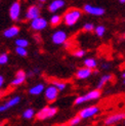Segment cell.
I'll return each instance as SVG.
<instances>
[{
	"instance_id": "35",
	"label": "cell",
	"mask_w": 125,
	"mask_h": 126,
	"mask_svg": "<svg viewBox=\"0 0 125 126\" xmlns=\"http://www.w3.org/2000/svg\"><path fill=\"white\" fill-rule=\"evenodd\" d=\"M124 84H125V78H124Z\"/></svg>"
},
{
	"instance_id": "2",
	"label": "cell",
	"mask_w": 125,
	"mask_h": 126,
	"mask_svg": "<svg viewBox=\"0 0 125 126\" xmlns=\"http://www.w3.org/2000/svg\"><path fill=\"white\" fill-rule=\"evenodd\" d=\"M101 91L97 88V89H94V90H91L89 91L88 93H86L85 95H81V96H78L76 99H75V105H81L83 103H86V102H89V100H95L97 98L101 97Z\"/></svg>"
},
{
	"instance_id": "27",
	"label": "cell",
	"mask_w": 125,
	"mask_h": 126,
	"mask_svg": "<svg viewBox=\"0 0 125 126\" xmlns=\"http://www.w3.org/2000/svg\"><path fill=\"white\" fill-rule=\"evenodd\" d=\"M8 62V55L6 53L0 54V65H5Z\"/></svg>"
},
{
	"instance_id": "18",
	"label": "cell",
	"mask_w": 125,
	"mask_h": 126,
	"mask_svg": "<svg viewBox=\"0 0 125 126\" xmlns=\"http://www.w3.org/2000/svg\"><path fill=\"white\" fill-rule=\"evenodd\" d=\"M84 66L87 67V68H89V69H95L96 66H97V63L94 59H92V58H89V59H86L84 61Z\"/></svg>"
},
{
	"instance_id": "25",
	"label": "cell",
	"mask_w": 125,
	"mask_h": 126,
	"mask_svg": "<svg viewBox=\"0 0 125 126\" xmlns=\"http://www.w3.org/2000/svg\"><path fill=\"white\" fill-rule=\"evenodd\" d=\"M53 85L57 86V88H58L60 91L64 90L65 88H66V86H67V84L65 82H61V81H53Z\"/></svg>"
},
{
	"instance_id": "34",
	"label": "cell",
	"mask_w": 125,
	"mask_h": 126,
	"mask_svg": "<svg viewBox=\"0 0 125 126\" xmlns=\"http://www.w3.org/2000/svg\"><path fill=\"white\" fill-rule=\"evenodd\" d=\"M40 2H44V1H46V0H39Z\"/></svg>"
},
{
	"instance_id": "4",
	"label": "cell",
	"mask_w": 125,
	"mask_h": 126,
	"mask_svg": "<svg viewBox=\"0 0 125 126\" xmlns=\"http://www.w3.org/2000/svg\"><path fill=\"white\" fill-rule=\"evenodd\" d=\"M98 113H99V108L97 106H90L81 110L79 112V116L82 119H87V118H91L93 116H95Z\"/></svg>"
},
{
	"instance_id": "23",
	"label": "cell",
	"mask_w": 125,
	"mask_h": 126,
	"mask_svg": "<svg viewBox=\"0 0 125 126\" xmlns=\"http://www.w3.org/2000/svg\"><path fill=\"white\" fill-rule=\"evenodd\" d=\"M94 31H95V34H96L98 37H103L104 34H105V32H106V28H105L104 26H97V27L94 29Z\"/></svg>"
},
{
	"instance_id": "7",
	"label": "cell",
	"mask_w": 125,
	"mask_h": 126,
	"mask_svg": "<svg viewBox=\"0 0 125 126\" xmlns=\"http://www.w3.org/2000/svg\"><path fill=\"white\" fill-rule=\"evenodd\" d=\"M68 39V35L65 31H57L51 36V40L54 44H64Z\"/></svg>"
},
{
	"instance_id": "21",
	"label": "cell",
	"mask_w": 125,
	"mask_h": 126,
	"mask_svg": "<svg viewBox=\"0 0 125 126\" xmlns=\"http://www.w3.org/2000/svg\"><path fill=\"white\" fill-rule=\"evenodd\" d=\"M25 79H26V76H16L14 80H12V82H11V85H14V86H17V85H21Z\"/></svg>"
},
{
	"instance_id": "30",
	"label": "cell",
	"mask_w": 125,
	"mask_h": 126,
	"mask_svg": "<svg viewBox=\"0 0 125 126\" xmlns=\"http://www.w3.org/2000/svg\"><path fill=\"white\" fill-rule=\"evenodd\" d=\"M3 83H4V78L0 75V88L2 87V85H3Z\"/></svg>"
},
{
	"instance_id": "32",
	"label": "cell",
	"mask_w": 125,
	"mask_h": 126,
	"mask_svg": "<svg viewBox=\"0 0 125 126\" xmlns=\"http://www.w3.org/2000/svg\"><path fill=\"white\" fill-rule=\"evenodd\" d=\"M119 1H120L121 3H125V0H119Z\"/></svg>"
},
{
	"instance_id": "28",
	"label": "cell",
	"mask_w": 125,
	"mask_h": 126,
	"mask_svg": "<svg viewBox=\"0 0 125 126\" xmlns=\"http://www.w3.org/2000/svg\"><path fill=\"white\" fill-rule=\"evenodd\" d=\"M94 29H95L94 26H93L92 24H90V23H87L83 26V30L86 31V32H91V31H93Z\"/></svg>"
},
{
	"instance_id": "9",
	"label": "cell",
	"mask_w": 125,
	"mask_h": 126,
	"mask_svg": "<svg viewBox=\"0 0 125 126\" xmlns=\"http://www.w3.org/2000/svg\"><path fill=\"white\" fill-rule=\"evenodd\" d=\"M59 94V89L57 88V86L51 85L48 86L45 90V98L47 102H53V100L57 99Z\"/></svg>"
},
{
	"instance_id": "17",
	"label": "cell",
	"mask_w": 125,
	"mask_h": 126,
	"mask_svg": "<svg viewBox=\"0 0 125 126\" xmlns=\"http://www.w3.org/2000/svg\"><path fill=\"white\" fill-rule=\"evenodd\" d=\"M110 80H112V75H110V74L104 75V76H103L101 79H99V81H98L97 88H98V89H102V88L104 87V85L107 83V82H109Z\"/></svg>"
},
{
	"instance_id": "8",
	"label": "cell",
	"mask_w": 125,
	"mask_h": 126,
	"mask_svg": "<svg viewBox=\"0 0 125 126\" xmlns=\"http://www.w3.org/2000/svg\"><path fill=\"white\" fill-rule=\"evenodd\" d=\"M84 11L86 14L91 15V16H101L105 14V9L98 6H92L90 4H86L84 5Z\"/></svg>"
},
{
	"instance_id": "29",
	"label": "cell",
	"mask_w": 125,
	"mask_h": 126,
	"mask_svg": "<svg viewBox=\"0 0 125 126\" xmlns=\"http://www.w3.org/2000/svg\"><path fill=\"white\" fill-rule=\"evenodd\" d=\"M73 54L75 56H77V58H82V56L85 55V50H83V49H77V50H75V51L73 52Z\"/></svg>"
},
{
	"instance_id": "12",
	"label": "cell",
	"mask_w": 125,
	"mask_h": 126,
	"mask_svg": "<svg viewBox=\"0 0 125 126\" xmlns=\"http://www.w3.org/2000/svg\"><path fill=\"white\" fill-rule=\"evenodd\" d=\"M20 102H21V97H20V96L12 97L11 99L8 100V102H6L4 105L0 106V113H2V112H4V111H6V110H8L9 108H11V107L16 106Z\"/></svg>"
},
{
	"instance_id": "22",
	"label": "cell",
	"mask_w": 125,
	"mask_h": 126,
	"mask_svg": "<svg viewBox=\"0 0 125 126\" xmlns=\"http://www.w3.org/2000/svg\"><path fill=\"white\" fill-rule=\"evenodd\" d=\"M16 52L18 55H21V56H26L28 54V51L26 50V47H22V46H16Z\"/></svg>"
},
{
	"instance_id": "11",
	"label": "cell",
	"mask_w": 125,
	"mask_h": 126,
	"mask_svg": "<svg viewBox=\"0 0 125 126\" xmlns=\"http://www.w3.org/2000/svg\"><path fill=\"white\" fill-rule=\"evenodd\" d=\"M38 16H40V9H39L38 6H36V5L30 6V7L28 8V10H27V14H26L27 20L32 21V20H34V18L38 17Z\"/></svg>"
},
{
	"instance_id": "10",
	"label": "cell",
	"mask_w": 125,
	"mask_h": 126,
	"mask_svg": "<svg viewBox=\"0 0 125 126\" xmlns=\"http://www.w3.org/2000/svg\"><path fill=\"white\" fill-rule=\"evenodd\" d=\"M125 119V113H118V114H114L109 116L107 119L105 120L106 125H113L117 122H120Z\"/></svg>"
},
{
	"instance_id": "16",
	"label": "cell",
	"mask_w": 125,
	"mask_h": 126,
	"mask_svg": "<svg viewBox=\"0 0 125 126\" xmlns=\"http://www.w3.org/2000/svg\"><path fill=\"white\" fill-rule=\"evenodd\" d=\"M43 90H44V85L43 84H37V85L33 86L32 88H30L29 92L31 94H33V95H39V94H41L43 92Z\"/></svg>"
},
{
	"instance_id": "26",
	"label": "cell",
	"mask_w": 125,
	"mask_h": 126,
	"mask_svg": "<svg viewBox=\"0 0 125 126\" xmlns=\"http://www.w3.org/2000/svg\"><path fill=\"white\" fill-rule=\"evenodd\" d=\"M81 118L80 116H77V117H74L73 119H71L70 121H69V125H71V126H74V125H77V124H79L80 123V121H81Z\"/></svg>"
},
{
	"instance_id": "24",
	"label": "cell",
	"mask_w": 125,
	"mask_h": 126,
	"mask_svg": "<svg viewBox=\"0 0 125 126\" xmlns=\"http://www.w3.org/2000/svg\"><path fill=\"white\" fill-rule=\"evenodd\" d=\"M16 46H22V47H27L29 45V42L26 39H16Z\"/></svg>"
},
{
	"instance_id": "5",
	"label": "cell",
	"mask_w": 125,
	"mask_h": 126,
	"mask_svg": "<svg viewBox=\"0 0 125 126\" xmlns=\"http://www.w3.org/2000/svg\"><path fill=\"white\" fill-rule=\"evenodd\" d=\"M21 15V3L18 1H15L9 7V16L12 21H17Z\"/></svg>"
},
{
	"instance_id": "1",
	"label": "cell",
	"mask_w": 125,
	"mask_h": 126,
	"mask_svg": "<svg viewBox=\"0 0 125 126\" xmlns=\"http://www.w3.org/2000/svg\"><path fill=\"white\" fill-rule=\"evenodd\" d=\"M81 16H82V12H81L80 9L71 8L64 15L62 20H64V23L67 25V26L72 27L79 21V18L81 17Z\"/></svg>"
},
{
	"instance_id": "14",
	"label": "cell",
	"mask_w": 125,
	"mask_h": 126,
	"mask_svg": "<svg viewBox=\"0 0 125 126\" xmlns=\"http://www.w3.org/2000/svg\"><path fill=\"white\" fill-rule=\"evenodd\" d=\"M65 1L64 0H53V1L48 5V10L50 12H55L62 7H64Z\"/></svg>"
},
{
	"instance_id": "3",
	"label": "cell",
	"mask_w": 125,
	"mask_h": 126,
	"mask_svg": "<svg viewBox=\"0 0 125 126\" xmlns=\"http://www.w3.org/2000/svg\"><path fill=\"white\" fill-rule=\"evenodd\" d=\"M57 113H58V109L54 108V107H45V108H43L41 111L37 113L36 118L38 120H44V119L54 116Z\"/></svg>"
},
{
	"instance_id": "36",
	"label": "cell",
	"mask_w": 125,
	"mask_h": 126,
	"mask_svg": "<svg viewBox=\"0 0 125 126\" xmlns=\"http://www.w3.org/2000/svg\"><path fill=\"white\" fill-rule=\"evenodd\" d=\"M124 38H125V34H124Z\"/></svg>"
},
{
	"instance_id": "13",
	"label": "cell",
	"mask_w": 125,
	"mask_h": 126,
	"mask_svg": "<svg viewBox=\"0 0 125 126\" xmlns=\"http://www.w3.org/2000/svg\"><path fill=\"white\" fill-rule=\"evenodd\" d=\"M91 74H92V69L85 67L82 69H79L76 72V77L78 79H86V78H88Z\"/></svg>"
},
{
	"instance_id": "20",
	"label": "cell",
	"mask_w": 125,
	"mask_h": 126,
	"mask_svg": "<svg viewBox=\"0 0 125 126\" xmlns=\"http://www.w3.org/2000/svg\"><path fill=\"white\" fill-rule=\"evenodd\" d=\"M35 116V112L33 109H27L23 113V118L25 119H32Z\"/></svg>"
},
{
	"instance_id": "6",
	"label": "cell",
	"mask_w": 125,
	"mask_h": 126,
	"mask_svg": "<svg viewBox=\"0 0 125 126\" xmlns=\"http://www.w3.org/2000/svg\"><path fill=\"white\" fill-rule=\"evenodd\" d=\"M47 27V21L43 17H36L31 21V28L35 31H41Z\"/></svg>"
},
{
	"instance_id": "37",
	"label": "cell",
	"mask_w": 125,
	"mask_h": 126,
	"mask_svg": "<svg viewBox=\"0 0 125 126\" xmlns=\"http://www.w3.org/2000/svg\"><path fill=\"white\" fill-rule=\"evenodd\" d=\"M124 124H125V121H124Z\"/></svg>"
},
{
	"instance_id": "31",
	"label": "cell",
	"mask_w": 125,
	"mask_h": 126,
	"mask_svg": "<svg viewBox=\"0 0 125 126\" xmlns=\"http://www.w3.org/2000/svg\"><path fill=\"white\" fill-rule=\"evenodd\" d=\"M103 68H104V69H109V65H108V64H104V65H103Z\"/></svg>"
},
{
	"instance_id": "15",
	"label": "cell",
	"mask_w": 125,
	"mask_h": 126,
	"mask_svg": "<svg viewBox=\"0 0 125 126\" xmlns=\"http://www.w3.org/2000/svg\"><path fill=\"white\" fill-rule=\"evenodd\" d=\"M18 33H20V29H18V27L12 26L8 29H6L3 32V35H4L5 38H14V37H16Z\"/></svg>"
},
{
	"instance_id": "19",
	"label": "cell",
	"mask_w": 125,
	"mask_h": 126,
	"mask_svg": "<svg viewBox=\"0 0 125 126\" xmlns=\"http://www.w3.org/2000/svg\"><path fill=\"white\" fill-rule=\"evenodd\" d=\"M61 22H62V16H59V15H54V16H52L51 18H50V25H51V26H53V27L60 25Z\"/></svg>"
},
{
	"instance_id": "33",
	"label": "cell",
	"mask_w": 125,
	"mask_h": 126,
	"mask_svg": "<svg viewBox=\"0 0 125 126\" xmlns=\"http://www.w3.org/2000/svg\"><path fill=\"white\" fill-rule=\"evenodd\" d=\"M122 77H123V78H125V72L122 74Z\"/></svg>"
}]
</instances>
